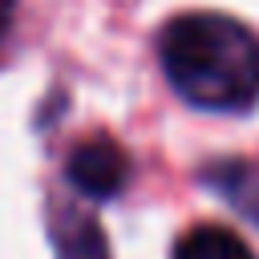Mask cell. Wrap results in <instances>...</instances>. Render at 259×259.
<instances>
[{"mask_svg":"<svg viewBox=\"0 0 259 259\" xmlns=\"http://www.w3.org/2000/svg\"><path fill=\"white\" fill-rule=\"evenodd\" d=\"M12 12H16V0H0V40H4L8 28H12Z\"/></svg>","mask_w":259,"mask_h":259,"instance_id":"5","label":"cell"},{"mask_svg":"<svg viewBox=\"0 0 259 259\" xmlns=\"http://www.w3.org/2000/svg\"><path fill=\"white\" fill-rule=\"evenodd\" d=\"M174 259H255V255L235 231L206 223V227H194V231H186L178 239Z\"/></svg>","mask_w":259,"mask_h":259,"instance_id":"3","label":"cell"},{"mask_svg":"<svg viewBox=\"0 0 259 259\" xmlns=\"http://www.w3.org/2000/svg\"><path fill=\"white\" fill-rule=\"evenodd\" d=\"M170 85L198 109H247L259 97V40L247 24L219 12H190L158 36Z\"/></svg>","mask_w":259,"mask_h":259,"instance_id":"1","label":"cell"},{"mask_svg":"<svg viewBox=\"0 0 259 259\" xmlns=\"http://www.w3.org/2000/svg\"><path fill=\"white\" fill-rule=\"evenodd\" d=\"M65 174H69V182H73L81 194H89V198H109V194H117L121 182H125V154H121V146L109 142V138H89V142H81V146L69 150Z\"/></svg>","mask_w":259,"mask_h":259,"instance_id":"2","label":"cell"},{"mask_svg":"<svg viewBox=\"0 0 259 259\" xmlns=\"http://www.w3.org/2000/svg\"><path fill=\"white\" fill-rule=\"evenodd\" d=\"M57 255L61 259H105V235L93 219L69 214L57 231Z\"/></svg>","mask_w":259,"mask_h":259,"instance_id":"4","label":"cell"}]
</instances>
